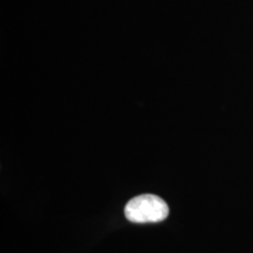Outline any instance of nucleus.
Listing matches in <instances>:
<instances>
[{
  "label": "nucleus",
  "mask_w": 253,
  "mask_h": 253,
  "mask_svg": "<svg viewBox=\"0 0 253 253\" xmlns=\"http://www.w3.org/2000/svg\"><path fill=\"white\" fill-rule=\"evenodd\" d=\"M126 219L137 224L160 223L169 214V208L162 198L155 195H141L126 205Z\"/></svg>",
  "instance_id": "obj_1"
}]
</instances>
